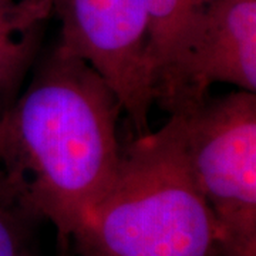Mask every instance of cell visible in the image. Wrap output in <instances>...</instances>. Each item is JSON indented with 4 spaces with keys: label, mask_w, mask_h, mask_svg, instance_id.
<instances>
[{
    "label": "cell",
    "mask_w": 256,
    "mask_h": 256,
    "mask_svg": "<svg viewBox=\"0 0 256 256\" xmlns=\"http://www.w3.org/2000/svg\"><path fill=\"white\" fill-rule=\"evenodd\" d=\"M120 102L92 66L56 48L28 90L0 111V168L60 248L114 182L122 160Z\"/></svg>",
    "instance_id": "cell-1"
},
{
    "label": "cell",
    "mask_w": 256,
    "mask_h": 256,
    "mask_svg": "<svg viewBox=\"0 0 256 256\" xmlns=\"http://www.w3.org/2000/svg\"><path fill=\"white\" fill-rule=\"evenodd\" d=\"M70 256H216L210 208L185 164L174 126L122 150L117 176L68 240Z\"/></svg>",
    "instance_id": "cell-2"
},
{
    "label": "cell",
    "mask_w": 256,
    "mask_h": 256,
    "mask_svg": "<svg viewBox=\"0 0 256 256\" xmlns=\"http://www.w3.org/2000/svg\"><path fill=\"white\" fill-rule=\"evenodd\" d=\"M210 208L220 256H256V92H229L170 114Z\"/></svg>",
    "instance_id": "cell-3"
},
{
    "label": "cell",
    "mask_w": 256,
    "mask_h": 256,
    "mask_svg": "<svg viewBox=\"0 0 256 256\" xmlns=\"http://www.w3.org/2000/svg\"><path fill=\"white\" fill-rule=\"evenodd\" d=\"M62 22L57 48L92 66L108 84L137 137L154 104L144 0H52Z\"/></svg>",
    "instance_id": "cell-4"
},
{
    "label": "cell",
    "mask_w": 256,
    "mask_h": 256,
    "mask_svg": "<svg viewBox=\"0 0 256 256\" xmlns=\"http://www.w3.org/2000/svg\"><path fill=\"white\" fill-rule=\"evenodd\" d=\"M215 82L256 92V0H210L185 64L174 112L208 98Z\"/></svg>",
    "instance_id": "cell-5"
},
{
    "label": "cell",
    "mask_w": 256,
    "mask_h": 256,
    "mask_svg": "<svg viewBox=\"0 0 256 256\" xmlns=\"http://www.w3.org/2000/svg\"><path fill=\"white\" fill-rule=\"evenodd\" d=\"M210 0H144L154 102L172 114L181 101L185 64Z\"/></svg>",
    "instance_id": "cell-6"
},
{
    "label": "cell",
    "mask_w": 256,
    "mask_h": 256,
    "mask_svg": "<svg viewBox=\"0 0 256 256\" xmlns=\"http://www.w3.org/2000/svg\"><path fill=\"white\" fill-rule=\"evenodd\" d=\"M52 10V0H0V88L26 70L34 53V28Z\"/></svg>",
    "instance_id": "cell-7"
},
{
    "label": "cell",
    "mask_w": 256,
    "mask_h": 256,
    "mask_svg": "<svg viewBox=\"0 0 256 256\" xmlns=\"http://www.w3.org/2000/svg\"><path fill=\"white\" fill-rule=\"evenodd\" d=\"M40 220L0 168V256H36L34 229Z\"/></svg>",
    "instance_id": "cell-8"
},
{
    "label": "cell",
    "mask_w": 256,
    "mask_h": 256,
    "mask_svg": "<svg viewBox=\"0 0 256 256\" xmlns=\"http://www.w3.org/2000/svg\"><path fill=\"white\" fill-rule=\"evenodd\" d=\"M57 256H70L68 255V249L67 248H60V252Z\"/></svg>",
    "instance_id": "cell-9"
},
{
    "label": "cell",
    "mask_w": 256,
    "mask_h": 256,
    "mask_svg": "<svg viewBox=\"0 0 256 256\" xmlns=\"http://www.w3.org/2000/svg\"><path fill=\"white\" fill-rule=\"evenodd\" d=\"M2 96H3V90L0 88V101H2Z\"/></svg>",
    "instance_id": "cell-10"
},
{
    "label": "cell",
    "mask_w": 256,
    "mask_h": 256,
    "mask_svg": "<svg viewBox=\"0 0 256 256\" xmlns=\"http://www.w3.org/2000/svg\"><path fill=\"white\" fill-rule=\"evenodd\" d=\"M216 256H220V255H216Z\"/></svg>",
    "instance_id": "cell-11"
}]
</instances>
